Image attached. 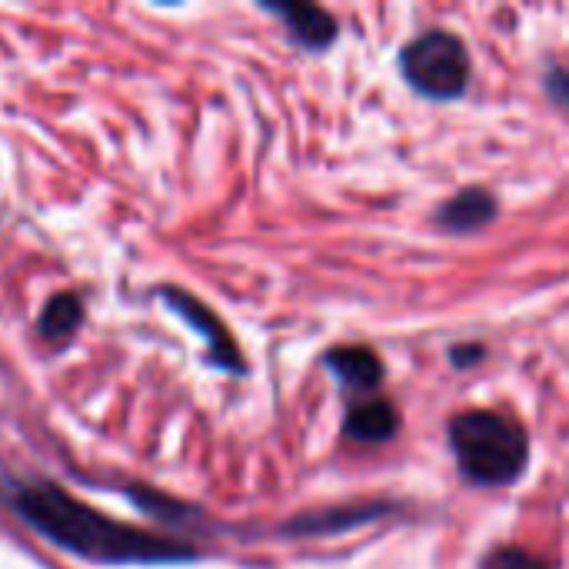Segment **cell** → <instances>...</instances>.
<instances>
[{
  "mask_svg": "<svg viewBox=\"0 0 569 569\" xmlns=\"http://www.w3.org/2000/svg\"><path fill=\"white\" fill-rule=\"evenodd\" d=\"M0 503L50 547L107 567H177L197 563L203 550L190 540L150 533L113 520L50 480L17 477L0 463Z\"/></svg>",
  "mask_w": 569,
  "mask_h": 569,
  "instance_id": "6da1fadb",
  "label": "cell"
},
{
  "mask_svg": "<svg viewBox=\"0 0 569 569\" xmlns=\"http://www.w3.org/2000/svg\"><path fill=\"white\" fill-rule=\"evenodd\" d=\"M450 450L467 483L510 487L530 467V437L520 423L493 410H467L450 420Z\"/></svg>",
  "mask_w": 569,
  "mask_h": 569,
  "instance_id": "7a4b0ae2",
  "label": "cell"
},
{
  "mask_svg": "<svg viewBox=\"0 0 569 569\" xmlns=\"http://www.w3.org/2000/svg\"><path fill=\"white\" fill-rule=\"evenodd\" d=\"M400 73L407 87L427 100L447 103L470 90L473 63L467 43L450 30H427L400 50Z\"/></svg>",
  "mask_w": 569,
  "mask_h": 569,
  "instance_id": "3957f363",
  "label": "cell"
},
{
  "mask_svg": "<svg viewBox=\"0 0 569 569\" xmlns=\"http://www.w3.org/2000/svg\"><path fill=\"white\" fill-rule=\"evenodd\" d=\"M157 300H160L170 313H177L193 333L203 337V343H207V363H210V367H217V370H223V373H233V377H243V373H247V360H243L237 340L230 337V330L223 327V320H220L203 300H197L190 290L170 287V283L157 287Z\"/></svg>",
  "mask_w": 569,
  "mask_h": 569,
  "instance_id": "277c9868",
  "label": "cell"
},
{
  "mask_svg": "<svg viewBox=\"0 0 569 569\" xmlns=\"http://www.w3.org/2000/svg\"><path fill=\"white\" fill-rule=\"evenodd\" d=\"M260 10L273 13L283 27H287V37L300 47V50H310V53H323L337 43L340 37V27H337V17L330 10H323L320 3H290V0H263Z\"/></svg>",
  "mask_w": 569,
  "mask_h": 569,
  "instance_id": "5b68a950",
  "label": "cell"
},
{
  "mask_svg": "<svg viewBox=\"0 0 569 569\" xmlns=\"http://www.w3.org/2000/svg\"><path fill=\"white\" fill-rule=\"evenodd\" d=\"M327 370L333 373V380L353 397H377L380 383H383V363L370 347H333L323 357Z\"/></svg>",
  "mask_w": 569,
  "mask_h": 569,
  "instance_id": "8992f818",
  "label": "cell"
},
{
  "mask_svg": "<svg viewBox=\"0 0 569 569\" xmlns=\"http://www.w3.org/2000/svg\"><path fill=\"white\" fill-rule=\"evenodd\" d=\"M493 217H497V197L487 187H467V190H457L447 203L437 207L433 223L443 233L460 237V233L483 230L487 223H493Z\"/></svg>",
  "mask_w": 569,
  "mask_h": 569,
  "instance_id": "52a82bcc",
  "label": "cell"
},
{
  "mask_svg": "<svg viewBox=\"0 0 569 569\" xmlns=\"http://www.w3.org/2000/svg\"><path fill=\"white\" fill-rule=\"evenodd\" d=\"M400 430V410L387 397H363L353 400L343 417V433L363 447H377L393 440Z\"/></svg>",
  "mask_w": 569,
  "mask_h": 569,
  "instance_id": "ba28073f",
  "label": "cell"
},
{
  "mask_svg": "<svg viewBox=\"0 0 569 569\" xmlns=\"http://www.w3.org/2000/svg\"><path fill=\"white\" fill-rule=\"evenodd\" d=\"M127 497H130L147 517H153L157 523H163V527H170V530H197V527H207L203 510H197V507H190V503H180V500H173V497H167V493H160V490L130 487Z\"/></svg>",
  "mask_w": 569,
  "mask_h": 569,
  "instance_id": "9c48e42d",
  "label": "cell"
},
{
  "mask_svg": "<svg viewBox=\"0 0 569 569\" xmlns=\"http://www.w3.org/2000/svg\"><path fill=\"white\" fill-rule=\"evenodd\" d=\"M83 323V297L80 293H57L43 303L37 317V333L47 343H63L70 340Z\"/></svg>",
  "mask_w": 569,
  "mask_h": 569,
  "instance_id": "30bf717a",
  "label": "cell"
},
{
  "mask_svg": "<svg viewBox=\"0 0 569 569\" xmlns=\"http://www.w3.org/2000/svg\"><path fill=\"white\" fill-rule=\"evenodd\" d=\"M387 507H360V510H347V507H337V510H323V513H310V517H300L293 523L283 527L287 537H320V533H340L343 527H360V523H370L383 513Z\"/></svg>",
  "mask_w": 569,
  "mask_h": 569,
  "instance_id": "8fae6325",
  "label": "cell"
},
{
  "mask_svg": "<svg viewBox=\"0 0 569 569\" xmlns=\"http://www.w3.org/2000/svg\"><path fill=\"white\" fill-rule=\"evenodd\" d=\"M480 569H553L523 547H497L483 557Z\"/></svg>",
  "mask_w": 569,
  "mask_h": 569,
  "instance_id": "7c38bea8",
  "label": "cell"
},
{
  "mask_svg": "<svg viewBox=\"0 0 569 569\" xmlns=\"http://www.w3.org/2000/svg\"><path fill=\"white\" fill-rule=\"evenodd\" d=\"M543 87H547V97L569 110V67L567 63H550L547 73H543Z\"/></svg>",
  "mask_w": 569,
  "mask_h": 569,
  "instance_id": "4fadbf2b",
  "label": "cell"
},
{
  "mask_svg": "<svg viewBox=\"0 0 569 569\" xmlns=\"http://www.w3.org/2000/svg\"><path fill=\"white\" fill-rule=\"evenodd\" d=\"M483 357H487V350H483L480 343H467V347H453V350H450L453 367H473V363H480Z\"/></svg>",
  "mask_w": 569,
  "mask_h": 569,
  "instance_id": "5bb4252c",
  "label": "cell"
}]
</instances>
